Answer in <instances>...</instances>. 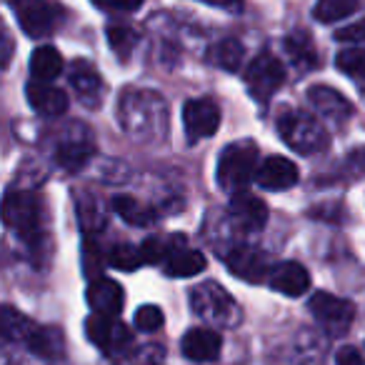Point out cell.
<instances>
[{"label": "cell", "mask_w": 365, "mask_h": 365, "mask_svg": "<svg viewBox=\"0 0 365 365\" xmlns=\"http://www.w3.org/2000/svg\"><path fill=\"white\" fill-rule=\"evenodd\" d=\"M0 218L18 233L23 240H38L43 235V223H46V210H43L41 198L26 190H11L6 193L3 203H0Z\"/></svg>", "instance_id": "obj_2"}, {"label": "cell", "mask_w": 365, "mask_h": 365, "mask_svg": "<svg viewBox=\"0 0 365 365\" xmlns=\"http://www.w3.org/2000/svg\"><path fill=\"white\" fill-rule=\"evenodd\" d=\"M138 330L143 333H153L163 325V310L155 308V305H143V308L135 310V318H133Z\"/></svg>", "instance_id": "obj_34"}, {"label": "cell", "mask_w": 365, "mask_h": 365, "mask_svg": "<svg viewBox=\"0 0 365 365\" xmlns=\"http://www.w3.org/2000/svg\"><path fill=\"white\" fill-rule=\"evenodd\" d=\"M220 335L215 330H208V328H193L188 333L182 335V355L188 360H195V363H210L220 355Z\"/></svg>", "instance_id": "obj_14"}, {"label": "cell", "mask_w": 365, "mask_h": 365, "mask_svg": "<svg viewBox=\"0 0 365 365\" xmlns=\"http://www.w3.org/2000/svg\"><path fill=\"white\" fill-rule=\"evenodd\" d=\"M355 8H358V0H318V6L313 8V16L320 23H335L353 16Z\"/></svg>", "instance_id": "obj_27"}, {"label": "cell", "mask_w": 365, "mask_h": 365, "mask_svg": "<svg viewBox=\"0 0 365 365\" xmlns=\"http://www.w3.org/2000/svg\"><path fill=\"white\" fill-rule=\"evenodd\" d=\"M208 3H215V6H225V8H233L235 0H208Z\"/></svg>", "instance_id": "obj_39"}, {"label": "cell", "mask_w": 365, "mask_h": 365, "mask_svg": "<svg viewBox=\"0 0 365 365\" xmlns=\"http://www.w3.org/2000/svg\"><path fill=\"white\" fill-rule=\"evenodd\" d=\"M190 308L205 323L218 325V328H230L240 320V308L225 288L215 283H203L190 293Z\"/></svg>", "instance_id": "obj_5"}, {"label": "cell", "mask_w": 365, "mask_h": 365, "mask_svg": "<svg viewBox=\"0 0 365 365\" xmlns=\"http://www.w3.org/2000/svg\"><path fill=\"white\" fill-rule=\"evenodd\" d=\"M21 28L31 38H43L56 26V8L48 0H6Z\"/></svg>", "instance_id": "obj_9"}, {"label": "cell", "mask_w": 365, "mask_h": 365, "mask_svg": "<svg viewBox=\"0 0 365 365\" xmlns=\"http://www.w3.org/2000/svg\"><path fill=\"white\" fill-rule=\"evenodd\" d=\"M270 288L288 298H298L310 288V275L300 263H280L270 270Z\"/></svg>", "instance_id": "obj_18"}, {"label": "cell", "mask_w": 365, "mask_h": 365, "mask_svg": "<svg viewBox=\"0 0 365 365\" xmlns=\"http://www.w3.org/2000/svg\"><path fill=\"white\" fill-rule=\"evenodd\" d=\"M185 248L182 235H168V238H150L143 243V263H165L173 253Z\"/></svg>", "instance_id": "obj_25"}, {"label": "cell", "mask_w": 365, "mask_h": 365, "mask_svg": "<svg viewBox=\"0 0 365 365\" xmlns=\"http://www.w3.org/2000/svg\"><path fill=\"white\" fill-rule=\"evenodd\" d=\"M258 173V145L253 140L230 143L218 158L215 178L225 190H243Z\"/></svg>", "instance_id": "obj_3"}, {"label": "cell", "mask_w": 365, "mask_h": 365, "mask_svg": "<svg viewBox=\"0 0 365 365\" xmlns=\"http://www.w3.org/2000/svg\"><path fill=\"white\" fill-rule=\"evenodd\" d=\"M71 86L78 91V98L86 103L88 108H96L103 96V81L88 63H78L71 73Z\"/></svg>", "instance_id": "obj_20"}, {"label": "cell", "mask_w": 365, "mask_h": 365, "mask_svg": "<svg viewBox=\"0 0 365 365\" xmlns=\"http://www.w3.org/2000/svg\"><path fill=\"white\" fill-rule=\"evenodd\" d=\"M338 71L348 73L350 78H365V48H348L335 58Z\"/></svg>", "instance_id": "obj_31"}, {"label": "cell", "mask_w": 365, "mask_h": 365, "mask_svg": "<svg viewBox=\"0 0 365 365\" xmlns=\"http://www.w3.org/2000/svg\"><path fill=\"white\" fill-rule=\"evenodd\" d=\"M298 178H300L298 175V165H295L293 160H288V158H283V155L265 158V160L260 163L258 173H255V180H258L260 188L273 190V193L293 188L295 182H298Z\"/></svg>", "instance_id": "obj_11"}, {"label": "cell", "mask_w": 365, "mask_h": 365, "mask_svg": "<svg viewBox=\"0 0 365 365\" xmlns=\"http://www.w3.org/2000/svg\"><path fill=\"white\" fill-rule=\"evenodd\" d=\"M285 51H288V56L293 58V63H298V66L313 68L315 63H318L313 41H310V36H305V33H295V36H290L288 41H285Z\"/></svg>", "instance_id": "obj_29"}, {"label": "cell", "mask_w": 365, "mask_h": 365, "mask_svg": "<svg viewBox=\"0 0 365 365\" xmlns=\"http://www.w3.org/2000/svg\"><path fill=\"white\" fill-rule=\"evenodd\" d=\"M120 123L133 138H160L168 128V108L163 96L153 91H133L120 103Z\"/></svg>", "instance_id": "obj_1"}, {"label": "cell", "mask_w": 365, "mask_h": 365, "mask_svg": "<svg viewBox=\"0 0 365 365\" xmlns=\"http://www.w3.org/2000/svg\"><path fill=\"white\" fill-rule=\"evenodd\" d=\"M33 330L36 325L26 315L11 305H0V340H26L28 343Z\"/></svg>", "instance_id": "obj_23"}, {"label": "cell", "mask_w": 365, "mask_h": 365, "mask_svg": "<svg viewBox=\"0 0 365 365\" xmlns=\"http://www.w3.org/2000/svg\"><path fill=\"white\" fill-rule=\"evenodd\" d=\"M26 96H28L31 108L41 113V115L58 118L68 110V96L61 91V88H53L51 83L33 81L31 86L26 88Z\"/></svg>", "instance_id": "obj_17"}, {"label": "cell", "mask_w": 365, "mask_h": 365, "mask_svg": "<svg viewBox=\"0 0 365 365\" xmlns=\"http://www.w3.org/2000/svg\"><path fill=\"white\" fill-rule=\"evenodd\" d=\"M93 153H96V143H93L91 130L86 125H71L58 140L56 160L66 170H78L91 160Z\"/></svg>", "instance_id": "obj_8"}, {"label": "cell", "mask_w": 365, "mask_h": 365, "mask_svg": "<svg viewBox=\"0 0 365 365\" xmlns=\"http://www.w3.org/2000/svg\"><path fill=\"white\" fill-rule=\"evenodd\" d=\"M86 298L93 313L106 315V318H115L123 310V288L110 278H93Z\"/></svg>", "instance_id": "obj_13"}, {"label": "cell", "mask_w": 365, "mask_h": 365, "mask_svg": "<svg viewBox=\"0 0 365 365\" xmlns=\"http://www.w3.org/2000/svg\"><path fill=\"white\" fill-rule=\"evenodd\" d=\"M86 335L93 345L108 350V353L123 350V345L130 343V333H128L120 323H115L113 318H106V315H98V313H93L91 318L86 320Z\"/></svg>", "instance_id": "obj_12"}, {"label": "cell", "mask_w": 365, "mask_h": 365, "mask_svg": "<svg viewBox=\"0 0 365 365\" xmlns=\"http://www.w3.org/2000/svg\"><path fill=\"white\" fill-rule=\"evenodd\" d=\"M335 365H363V355L355 348H350V345H345L335 355Z\"/></svg>", "instance_id": "obj_36"}, {"label": "cell", "mask_w": 365, "mask_h": 365, "mask_svg": "<svg viewBox=\"0 0 365 365\" xmlns=\"http://www.w3.org/2000/svg\"><path fill=\"white\" fill-rule=\"evenodd\" d=\"M113 208H115V213L120 215L125 223L138 225V228H145V225L155 223V213H153L148 205L130 198V195H115V198H113Z\"/></svg>", "instance_id": "obj_24"}, {"label": "cell", "mask_w": 365, "mask_h": 365, "mask_svg": "<svg viewBox=\"0 0 365 365\" xmlns=\"http://www.w3.org/2000/svg\"><path fill=\"white\" fill-rule=\"evenodd\" d=\"M182 125L190 138H210L220 128V110L208 98H195L182 106Z\"/></svg>", "instance_id": "obj_10"}, {"label": "cell", "mask_w": 365, "mask_h": 365, "mask_svg": "<svg viewBox=\"0 0 365 365\" xmlns=\"http://www.w3.org/2000/svg\"><path fill=\"white\" fill-rule=\"evenodd\" d=\"M108 43H110L115 56L128 58L133 53V48L138 46V36L125 26H110L108 28Z\"/></svg>", "instance_id": "obj_32"}, {"label": "cell", "mask_w": 365, "mask_h": 365, "mask_svg": "<svg viewBox=\"0 0 365 365\" xmlns=\"http://www.w3.org/2000/svg\"><path fill=\"white\" fill-rule=\"evenodd\" d=\"M108 263H110L113 268L130 273V270H135L138 265H143V253H140V248H133V245H118V248L110 250Z\"/></svg>", "instance_id": "obj_33"}, {"label": "cell", "mask_w": 365, "mask_h": 365, "mask_svg": "<svg viewBox=\"0 0 365 365\" xmlns=\"http://www.w3.org/2000/svg\"><path fill=\"white\" fill-rule=\"evenodd\" d=\"M310 313L315 315V320H318L328 333L343 335L355 318V305L350 303V300L338 298V295L315 293L313 298H310Z\"/></svg>", "instance_id": "obj_7"}, {"label": "cell", "mask_w": 365, "mask_h": 365, "mask_svg": "<svg viewBox=\"0 0 365 365\" xmlns=\"http://www.w3.org/2000/svg\"><path fill=\"white\" fill-rule=\"evenodd\" d=\"M13 56V41L6 33V28H0V66H8Z\"/></svg>", "instance_id": "obj_38"}, {"label": "cell", "mask_w": 365, "mask_h": 365, "mask_svg": "<svg viewBox=\"0 0 365 365\" xmlns=\"http://www.w3.org/2000/svg\"><path fill=\"white\" fill-rule=\"evenodd\" d=\"M278 133L293 150L298 153H320L328 148V133L318 118L300 110H285L278 118Z\"/></svg>", "instance_id": "obj_4"}, {"label": "cell", "mask_w": 365, "mask_h": 365, "mask_svg": "<svg viewBox=\"0 0 365 365\" xmlns=\"http://www.w3.org/2000/svg\"><path fill=\"white\" fill-rule=\"evenodd\" d=\"M63 73V56L53 46H43L31 56V76L38 83H53Z\"/></svg>", "instance_id": "obj_21"}, {"label": "cell", "mask_w": 365, "mask_h": 365, "mask_svg": "<svg viewBox=\"0 0 365 365\" xmlns=\"http://www.w3.org/2000/svg\"><path fill=\"white\" fill-rule=\"evenodd\" d=\"M28 348L41 358H56L63 350V333L58 328H38L28 338Z\"/></svg>", "instance_id": "obj_26"}, {"label": "cell", "mask_w": 365, "mask_h": 365, "mask_svg": "<svg viewBox=\"0 0 365 365\" xmlns=\"http://www.w3.org/2000/svg\"><path fill=\"white\" fill-rule=\"evenodd\" d=\"M225 263H228L230 273H235L243 280H250V283H258V280H263V278H270L268 260H265L263 253H258V250H253V248L230 250Z\"/></svg>", "instance_id": "obj_15"}, {"label": "cell", "mask_w": 365, "mask_h": 365, "mask_svg": "<svg viewBox=\"0 0 365 365\" xmlns=\"http://www.w3.org/2000/svg\"><path fill=\"white\" fill-rule=\"evenodd\" d=\"M96 3L103 8H113V11H135L143 0H96Z\"/></svg>", "instance_id": "obj_37"}, {"label": "cell", "mask_w": 365, "mask_h": 365, "mask_svg": "<svg viewBox=\"0 0 365 365\" xmlns=\"http://www.w3.org/2000/svg\"><path fill=\"white\" fill-rule=\"evenodd\" d=\"M203 270H205V255L190 248H180L178 253H173L165 260V273L170 278H190V275H198Z\"/></svg>", "instance_id": "obj_22"}, {"label": "cell", "mask_w": 365, "mask_h": 365, "mask_svg": "<svg viewBox=\"0 0 365 365\" xmlns=\"http://www.w3.org/2000/svg\"><path fill=\"white\" fill-rule=\"evenodd\" d=\"M230 215L245 230H260L268 223V205L253 193H235L230 200Z\"/></svg>", "instance_id": "obj_16"}, {"label": "cell", "mask_w": 365, "mask_h": 365, "mask_svg": "<svg viewBox=\"0 0 365 365\" xmlns=\"http://www.w3.org/2000/svg\"><path fill=\"white\" fill-rule=\"evenodd\" d=\"M243 46H240L235 38H225V41H220L218 46L213 48V61L218 63L223 71H230L235 73L240 68V63H243Z\"/></svg>", "instance_id": "obj_28"}, {"label": "cell", "mask_w": 365, "mask_h": 365, "mask_svg": "<svg viewBox=\"0 0 365 365\" xmlns=\"http://www.w3.org/2000/svg\"><path fill=\"white\" fill-rule=\"evenodd\" d=\"M285 81V71L280 66V61L270 53H263L258 56L253 63H250L248 73H245V83H248V91L255 101L265 103L273 98V93L283 86Z\"/></svg>", "instance_id": "obj_6"}, {"label": "cell", "mask_w": 365, "mask_h": 365, "mask_svg": "<svg viewBox=\"0 0 365 365\" xmlns=\"http://www.w3.org/2000/svg\"><path fill=\"white\" fill-rule=\"evenodd\" d=\"M308 101L320 115L335 123H343L353 113V106L348 103V98H343L335 88L328 86H313L308 91Z\"/></svg>", "instance_id": "obj_19"}, {"label": "cell", "mask_w": 365, "mask_h": 365, "mask_svg": "<svg viewBox=\"0 0 365 365\" xmlns=\"http://www.w3.org/2000/svg\"><path fill=\"white\" fill-rule=\"evenodd\" d=\"M335 41H340V43H363L365 41V21L353 23V26H348V28H340V31L335 33Z\"/></svg>", "instance_id": "obj_35"}, {"label": "cell", "mask_w": 365, "mask_h": 365, "mask_svg": "<svg viewBox=\"0 0 365 365\" xmlns=\"http://www.w3.org/2000/svg\"><path fill=\"white\" fill-rule=\"evenodd\" d=\"M78 215H81L83 228L91 233V230H98L106 225V218H103V208L93 195H81L78 198Z\"/></svg>", "instance_id": "obj_30"}]
</instances>
